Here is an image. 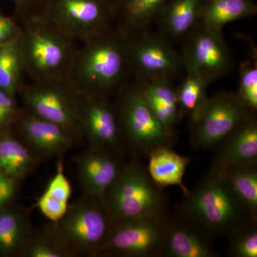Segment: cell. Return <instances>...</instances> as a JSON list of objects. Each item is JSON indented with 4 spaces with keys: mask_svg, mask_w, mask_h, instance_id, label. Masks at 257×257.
I'll return each mask as SVG.
<instances>
[{
    "mask_svg": "<svg viewBox=\"0 0 257 257\" xmlns=\"http://www.w3.org/2000/svg\"><path fill=\"white\" fill-rule=\"evenodd\" d=\"M116 28L128 37L151 30L158 12L167 0H114Z\"/></svg>",
    "mask_w": 257,
    "mask_h": 257,
    "instance_id": "cell-23",
    "label": "cell"
},
{
    "mask_svg": "<svg viewBox=\"0 0 257 257\" xmlns=\"http://www.w3.org/2000/svg\"><path fill=\"white\" fill-rule=\"evenodd\" d=\"M147 172L155 184L161 188L177 186L184 195L189 194V189L183 183L189 157L182 156L173 151L171 147H161L150 154Z\"/></svg>",
    "mask_w": 257,
    "mask_h": 257,
    "instance_id": "cell-21",
    "label": "cell"
},
{
    "mask_svg": "<svg viewBox=\"0 0 257 257\" xmlns=\"http://www.w3.org/2000/svg\"><path fill=\"white\" fill-rule=\"evenodd\" d=\"M168 212L112 222L100 254L124 257L164 256Z\"/></svg>",
    "mask_w": 257,
    "mask_h": 257,
    "instance_id": "cell-9",
    "label": "cell"
},
{
    "mask_svg": "<svg viewBox=\"0 0 257 257\" xmlns=\"http://www.w3.org/2000/svg\"><path fill=\"white\" fill-rule=\"evenodd\" d=\"M21 32V25L18 20L7 16L0 9V45L17 41Z\"/></svg>",
    "mask_w": 257,
    "mask_h": 257,
    "instance_id": "cell-34",
    "label": "cell"
},
{
    "mask_svg": "<svg viewBox=\"0 0 257 257\" xmlns=\"http://www.w3.org/2000/svg\"><path fill=\"white\" fill-rule=\"evenodd\" d=\"M211 168L223 171L236 166L257 165V121L255 116L239 125L216 146Z\"/></svg>",
    "mask_w": 257,
    "mask_h": 257,
    "instance_id": "cell-16",
    "label": "cell"
},
{
    "mask_svg": "<svg viewBox=\"0 0 257 257\" xmlns=\"http://www.w3.org/2000/svg\"><path fill=\"white\" fill-rule=\"evenodd\" d=\"M18 96L23 110L60 125L82 138L78 117L79 93L68 79L29 81Z\"/></svg>",
    "mask_w": 257,
    "mask_h": 257,
    "instance_id": "cell-7",
    "label": "cell"
},
{
    "mask_svg": "<svg viewBox=\"0 0 257 257\" xmlns=\"http://www.w3.org/2000/svg\"><path fill=\"white\" fill-rule=\"evenodd\" d=\"M219 171V170H218ZM254 223L257 221V165L236 166L219 171Z\"/></svg>",
    "mask_w": 257,
    "mask_h": 257,
    "instance_id": "cell-26",
    "label": "cell"
},
{
    "mask_svg": "<svg viewBox=\"0 0 257 257\" xmlns=\"http://www.w3.org/2000/svg\"><path fill=\"white\" fill-rule=\"evenodd\" d=\"M20 25L18 45L29 81L67 79L78 42L44 13L32 15Z\"/></svg>",
    "mask_w": 257,
    "mask_h": 257,
    "instance_id": "cell-3",
    "label": "cell"
},
{
    "mask_svg": "<svg viewBox=\"0 0 257 257\" xmlns=\"http://www.w3.org/2000/svg\"><path fill=\"white\" fill-rule=\"evenodd\" d=\"M227 254L232 257H257L256 224H250L229 236Z\"/></svg>",
    "mask_w": 257,
    "mask_h": 257,
    "instance_id": "cell-31",
    "label": "cell"
},
{
    "mask_svg": "<svg viewBox=\"0 0 257 257\" xmlns=\"http://www.w3.org/2000/svg\"><path fill=\"white\" fill-rule=\"evenodd\" d=\"M101 203L112 222L167 211L163 189L154 182L138 159L125 162Z\"/></svg>",
    "mask_w": 257,
    "mask_h": 257,
    "instance_id": "cell-5",
    "label": "cell"
},
{
    "mask_svg": "<svg viewBox=\"0 0 257 257\" xmlns=\"http://www.w3.org/2000/svg\"><path fill=\"white\" fill-rule=\"evenodd\" d=\"M20 256L72 257L57 241L50 228L40 231L33 230Z\"/></svg>",
    "mask_w": 257,
    "mask_h": 257,
    "instance_id": "cell-29",
    "label": "cell"
},
{
    "mask_svg": "<svg viewBox=\"0 0 257 257\" xmlns=\"http://www.w3.org/2000/svg\"><path fill=\"white\" fill-rule=\"evenodd\" d=\"M11 128L19 140L42 160L62 158L83 141L82 137L74 132L23 109Z\"/></svg>",
    "mask_w": 257,
    "mask_h": 257,
    "instance_id": "cell-14",
    "label": "cell"
},
{
    "mask_svg": "<svg viewBox=\"0 0 257 257\" xmlns=\"http://www.w3.org/2000/svg\"><path fill=\"white\" fill-rule=\"evenodd\" d=\"M135 79L152 114L171 133L176 134L182 116L173 82L164 79Z\"/></svg>",
    "mask_w": 257,
    "mask_h": 257,
    "instance_id": "cell-19",
    "label": "cell"
},
{
    "mask_svg": "<svg viewBox=\"0 0 257 257\" xmlns=\"http://www.w3.org/2000/svg\"><path fill=\"white\" fill-rule=\"evenodd\" d=\"M128 36L116 26L83 42L67 79L79 93L114 95L127 82Z\"/></svg>",
    "mask_w": 257,
    "mask_h": 257,
    "instance_id": "cell-1",
    "label": "cell"
},
{
    "mask_svg": "<svg viewBox=\"0 0 257 257\" xmlns=\"http://www.w3.org/2000/svg\"><path fill=\"white\" fill-rule=\"evenodd\" d=\"M251 58L246 59L239 65V89L236 93L239 99L250 110L257 111V57L253 51Z\"/></svg>",
    "mask_w": 257,
    "mask_h": 257,
    "instance_id": "cell-30",
    "label": "cell"
},
{
    "mask_svg": "<svg viewBox=\"0 0 257 257\" xmlns=\"http://www.w3.org/2000/svg\"><path fill=\"white\" fill-rule=\"evenodd\" d=\"M77 177L84 195L101 201L121 170L124 154L87 146L73 157Z\"/></svg>",
    "mask_w": 257,
    "mask_h": 257,
    "instance_id": "cell-15",
    "label": "cell"
},
{
    "mask_svg": "<svg viewBox=\"0 0 257 257\" xmlns=\"http://www.w3.org/2000/svg\"><path fill=\"white\" fill-rule=\"evenodd\" d=\"M22 112L18 96L0 90V132L11 127Z\"/></svg>",
    "mask_w": 257,
    "mask_h": 257,
    "instance_id": "cell-32",
    "label": "cell"
},
{
    "mask_svg": "<svg viewBox=\"0 0 257 257\" xmlns=\"http://www.w3.org/2000/svg\"><path fill=\"white\" fill-rule=\"evenodd\" d=\"M25 209L8 204L0 209V256H20L33 231Z\"/></svg>",
    "mask_w": 257,
    "mask_h": 257,
    "instance_id": "cell-22",
    "label": "cell"
},
{
    "mask_svg": "<svg viewBox=\"0 0 257 257\" xmlns=\"http://www.w3.org/2000/svg\"><path fill=\"white\" fill-rule=\"evenodd\" d=\"M256 13L257 5L253 0H207L199 23L222 31L228 24L250 18Z\"/></svg>",
    "mask_w": 257,
    "mask_h": 257,
    "instance_id": "cell-24",
    "label": "cell"
},
{
    "mask_svg": "<svg viewBox=\"0 0 257 257\" xmlns=\"http://www.w3.org/2000/svg\"><path fill=\"white\" fill-rule=\"evenodd\" d=\"M130 74L136 79H164L173 82L184 70L180 52L151 30L128 37Z\"/></svg>",
    "mask_w": 257,
    "mask_h": 257,
    "instance_id": "cell-11",
    "label": "cell"
},
{
    "mask_svg": "<svg viewBox=\"0 0 257 257\" xmlns=\"http://www.w3.org/2000/svg\"><path fill=\"white\" fill-rule=\"evenodd\" d=\"M185 78L176 89L182 117L188 118L191 124L197 119L208 97L207 89L211 82L204 74L186 72Z\"/></svg>",
    "mask_w": 257,
    "mask_h": 257,
    "instance_id": "cell-27",
    "label": "cell"
},
{
    "mask_svg": "<svg viewBox=\"0 0 257 257\" xmlns=\"http://www.w3.org/2000/svg\"><path fill=\"white\" fill-rule=\"evenodd\" d=\"M179 216L195 225L211 239L227 236L251 220L219 171L209 172L179 204Z\"/></svg>",
    "mask_w": 257,
    "mask_h": 257,
    "instance_id": "cell-2",
    "label": "cell"
},
{
    "mask_svg": "<svg viewBox=\"0 0 257 257\" xmlns=\"http://www.w3.org/2000/svg\"><path fill=\"white\" fill-rule=\"evenodd\" d=\"M111 96L79 93L78 117L88 146L124 153L119 121Z\"/></svg>",
    "mask_w": 257,
    "mask_h": 257,
    "instance_id": "cell-13",
    "label": "cell"
},
{
    "mask_svg": "<svg viewBox=\"0 0 257 257\" xmlns=\"http://www.w3.org/2000/svg\"><path fill=\"white\" fill-rule=\"evenodd\" d=\"M207 0H167L155 22L159 33L172 44L182 42L200 23Z\"/></svg>",
    "mask_w": 257,
    "mask_h": 257,
    "instance_id": "cell-17",
    "label": "cell"
},
{
    "mask_svg": "<svg viewBox=\"0 0 257 257\" xmlns=\"http://www.w3.org/2000/svg\"><path fill=\"white\" fill-rule=\"evenodd\" d=\"M114 95L124 152L138 160L148 157L159 147H172L176 134L171 133L152 114L135 79L125 83Z\"/></svg>",
    "mask_w": 257,
    "mask_h": 257,
    "instance_id": "cell-4",
    "label": "cell"
},
{
    "mask_svg": "<svg viewBox=\"0 0 257 257\" xmlns=\"http://www.w3.org/2000/svg\"><path fill=\"white\" fill-rule=\"evenodd\" d=\"M184 70L204 74L211 82L228 75L234 57L221 30L200 23L182 41L180 51Z\"/></svg>",
    "mask_w": 257,
    "mask_h": 257,
    "instance_id": "cell-12",
    "label": "cell"
},
{
    "mask_svg": "<svg viewBox=\"0 0 257 257\" xmlns=\"http://www.w3.org/2000/svg\"><path fill=\"white\" fill-rule=\"evenodd\" d=\"M211 239L204 231L179 217L171 218L166 234L164 256L217 257Z\"/></svg>",
    "mask_w": 257,
    "mask_h": 257,
    "instance_id": "cell-18",
    "label": "cell"
},
{
    "mask_svg": "<svg viewBox=\"0 0 257 257\" xmlns=\"http://www.w3.org/2000/svg\"><path fill=\"white\" fill-rule=\"evenodd\" d=\"M44 14L77 42H85L116 25L114 0H47Z\"/></svg>",
    "mask_w": 257,
    "mask_h": 257,
    "instance_id": "cell-8",
    "label": "cell"
},
{
    "mask_svg": "<svg viewBox=\"0 0 257 257\" xmlns=\"http://www.w3.org/2000/svg\"><path fill=\"white\" fill-rule=\"evenodd\" d=\"M237 94L220 91L208 97L192 124L191 143L197 150L216 147L239 125L254 116Z\"/></svg>",
    "mask_w": 257,
    "mask_h": 257,
    "instance_id": "cell-10",
    "label": "cell"
},
{
    "mask_svg": "<svg viewBox=\"0 0 257 257\" xmlns=\"http://www.w3.org/2000/svg\"><path fill=\"white\" fill-rule=\"evenodd\" d=\"M72 194L70 182L64 174L62 158L57 162L56 172L46 189L39 198L37 207L47 219L56 222L65 214Z\"/></svg>",
    "mask_w": 257,
    "mask_h": 257,
    "instance_id": "cell-25",
    "label": "cell"
},
{
    "mask_svg": "<svg viewBox=\"0 0 257 257\" xmlns=\"http://www.w3.org/2000/svg\"><path fill=\"white\" fill-rule=\"evenodd\" d=\"M15 135L11 127L0 132V171L24 181L42 162Z\"/></svg>",
    "mask_w": 257,
    "mask_h": 257,
    "instance_id": "cell-20",
    "label": "cell"
},
{
    "mask_svg": "<svg viewBox=\"0 0 257 257\" xmlns=\"http://www.w3.org/2000/svg\"><path fill=\"white\" fill-rule=\"evenodd\" d=\"M111 221L97 198L84 195L69 204L63 216L50 227L71 256H99Z\"/></svg>",
    "mask_w": 257,
    "mask_h": 257,
    "instance_id": "cell-6",
    "label": "cell"
},
{
    "mask_svg": "<svg viewBox=\"0 0 257 257\" xmlns=\"http://www.w3.org/2000/svg\"><path fill=\"white\" fill-rule=\"evenodd\" d=\"M26 78L18 40L0 45V90L18 96Z\"/></svg>",
    "mask_w": 257,
    "mask_h": 257,
    "instance_id": "cell-28",
    "label": "cell"
},
{
    "mask_svg": "<svg viewBox=\"0 0 257 257\" xmlns=\"http://www.w3.org/2000/svg\"><path fill=\"white\" fill-rule=\"evenodd\" d=\"M21 182L0 171V209L12 202L18 192Z\"/></svg>",
    "mask_w": 257,
    "mask_h": 257,
    "instance_id": "cell-35",
    "label": "cell"
},
{
    "mask_svg": "<svg viewBox=\"0 0 257 257\" xmlns=\"http://www.w3.org/2000/svg\"><path fill=\"white\" fill-rule=\"evenodd\" d=\"M14 5L15 19L21 23L32 15L43 13L47 0H11Z\"/></svg>",
    "mask_w": 257,
    "mask_h": 257,
    "instance_id": "cell-33",
    "label": "cell"
}]
</instances>
